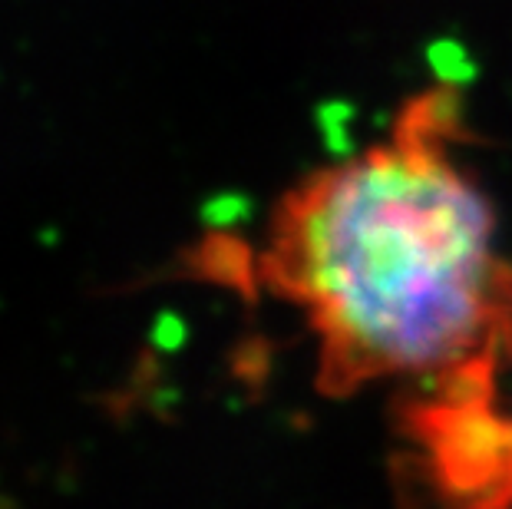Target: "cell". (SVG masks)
Listing matches in <instances>:
<instances>
[{
	"label": "cell",
	"mask_w": 512,
	"mask_h": 509,
	"mask_svg": "<svg viewBox=\"0 0 512 509\" xmlns=\"http://www.w3.org/2000/svg\"><path fill=\"white\" fill-rule=\"evenodd\" d=\"M460 509H512V311L486 357L446 377L420 417Z\"/></svg>",
	"instance_id": "cell-2"
},
{
	"label": "cell",
	"mask_w": 512,
	"mask_h": 509,
	"mask_svg": "<svg viewBox=\"0 0 512 509\" xmlns=\"http://www.w3.org/2000/svg\"><path fill=\"white\" fill-rule=\"evenodd\" d=\"M443 100H420L397 136L321 169L278 205L261 275L308 311L324 391L380 377H446L496 344L512 268L493 209L446 153Z\"/></svg>",
	"instance_id": "cell-1"
}]
</instances>
